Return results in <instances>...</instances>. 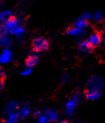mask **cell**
<instances>
[{
  "instance_id": "cell-9",
  "label": "cell",
  "mask_w": 105,
  "mask_h": 123,
  "mask_svg": "<svg viewBox=\"0 0 105 123\" xmlns=\"http://www.w3.org/2000/svg\"><path fill=\"white\" fill-rule=\"evenodd\" d=\"M45 116L47 117L48 120L49 122H54L57 121L58 118V114L56 111H54L53 109H45Z\"/></svg>"
},
{
  "instance_id": "cell-25",
  "label": "cell",
  "mask_w": 105,
  "mask_h": 123,
  "mask_svg": "<svg viewBox=\"0 0 105 123\" xmlns=\"http://www.w3.org/2000/svg\"><path fill=\"white\" fill-rule=\"evenodd\" d=\"M4 81H5V79H0V90L2 89L3 87H4Z\"/></svg>"
},
{
  "instance_id": "cell-19",
  "label": "cell",
  "mask_w": 105,
  "mask_h": 123,
  "mask_svg": "<svg viewBox=\"0 0 105 123\" xmlns=\"http://www.w3.org/2000/svg\"><path fill=\"white\" fill-rule=\"evenodd\" d=\"M103 18V12L101 11L96 12L94 15V19L96 22H100Z\"/></svg>"
},
{
  "instance_id": "cell-26",
  "label": "cell",
  "mask_w": 105,
  "mask_h": 123,
  "mask_svg": "<svg viewBox=\"0 0 105 123\" xmlns=\"http://www.w3.org/2000/svg\"><path fill=\"white\" fill-rule=\"evenodd\" d=\"M59 123H69V122H67V121H63V122H59Z\"/></svg>"
},
{
  "instance_id": "cell-12",
  "label": "cell",
  "mask_w": 105,
  "mask_h": 123,
  "mask_svg": "<svg viewBox=\"0 0 105 123\" xmlns=\"http://www.w3.org/2000/svg\"><path fill=\"white\" fill-rule=\"evenodd\" d=\"M18 108V103L17 102H15V101L11 102L10 103L8 104V105L6 106V112L9 115H12L17 110Z\"/></svg>"
},
{
  "instance_id": "cell-7",
  "label": "cell",
  "mask_w": 105,
  "mask_h": 123,
  "mask_svg": "<svg viewBox=\"0 0 105 123\" xmlns=\"http://www.w3.org/2000/svg\"><path fill=\"white\" fill-rule=\"evenodd\" d=\"M85 95H86V98L89 100H96L101 96V92L100 91L89 88L88 90L85 92Z\"/></svg>"
},
{
  "instance_id": "cell-2",
  "label": "cell",
  "mask_w": 105,
  "mask_h": 123,
  "mask_svg": "<svg viewBox=\"0 0 105 123\" xmlns=\"http://www.w3.org/2000/svg\"><path fill=\"white\" fill-rule=\"evenodd\" d=\"M80 95L81 94L79 91H76L71 95V98L69 99V101L66 104V113H67V115H71L74 113L75 108L77 105V102H78L80 99Z\"/></svg>"
},
{
  "instance_id": "cell-16",
  "label": "cell",
  "mask_w": 105,
  "mask_h": 123,
  "mask_svg": "<svg viewBox=\"0 0 105 123\" xmlns=\"http://www.w3.org/2000/svg\"><path fill=\"white\" fill-rule=\"evenodd\" d=\"M29 111H30L29 107L27 105H25L22 108V109L20 110V111H19L18 115L22 118H25L27 116V115H28V114L29 113Z\"/></svg>"
},
{
  "instance_id": "cell-27",
  "label": "cell",
  "mask_w": 105,
  "mask_h": 123,
  "mask_svg": "<svg viewBox=\"0 0 105 123\" xmlns=\"http://www.w3.org/2000/svg\"><path fill=\"white\" fill-rule=\"evenodd\" d=\"M104 42L105 43V35H104Z\"/></svg>"
},
{
  "instance_id": "cell-17",
  "label": "cell",
  "mask_w": 105,
  "mask_h": 123,
  "mask_svg": "<svg viewBox=\"0 0 105 123\" xmlns=\"http://www.w3.org/2000/svg\"><path fill=\"white\" fill-rule=\"evenodd\" d=\"M18 115L13 113L10 115V116L9 119L7 120L6 123H17L18 122Z\"/></svg>"
},
{
  "instance_id": "cell-1",
  "label": "cell",
  "mask_w": 105,
  "mask_h": 123,
  "mask_svg": "<svg viewBox=\"0 0 105 123\" xmlns=\"http://www.w3.org/2000/svg\"><path fill=\"white\" fill-rule=\"evenodd\" d=\"M21 25V20L18 18L12 17L4 22L0 26V36H8L11 33H13L14 31Z\"/></svg>"
},
{
  "instance_id": "cell-24",
  "label": "cell",
  "mask_w": 105,
  "mask_h": 123,
  "mask_svg": "<svg viewBox=\"0 0 105 123\" xmlns=\"http://www.w3.org/2000/svg\"><path fill=\"white\" fill-rule=\"evenodd\" d=\"M31 72H32V68H27L25 71L22 72V75H29Z\"/></svg>"
},
{
  "instance_id": "cell-20",
  "label": "cell",
  "mask_w": 105,
  "mask_h": 123,
  "mask_svg": "<svg viewBox=\"0 0 105 123\" xmlns=\"http://www.w3.org/2000/svg\"><path fill=\"white\" fill-rule=\"evenodd\" d=\"M82 18H84L85 20L88 21L92 18V15H91V14L90 12H85L82 15Z\"/></svg>"
},
{
  "instance_id": "cell-15",
  "label": "cell",
  "mask_w": 105,
  "mask_h": 123,
  "mask_svg": "<svg viewBox=\"0 0 105 123\" xmlns=\"http://www.w3.org/2000/svg\"><path fill=\"white\" fill-rule=\"evenodd\" d=\"M12 43V39L8 36H0V45L8 47Z\"/></svg>"
},
{
  "instance_id": "cell-21",
  "label": "cell",
  "mask_w": 105,
  "mask_h": 123,
  "mask_svg": "<svg viewBox=\"0 0 105 123\" xmlns=\"http://www.w3.org/2000/svg\"><path fill=\"white\" fill-rule=\"evenodd\" d=\"M69 79H70V75L68 74V73H64V74L62 75L61 79V82L64 83V82H67L69 80Z\"/></svg>"
},
{
  "instance_id": "cell-3",
  "label": "cell",
  "mask_w": 105,
  "mask_h": 123,
  "mask_svg": "<svg viewBox=\"0 0 105 123\" xmlns=\"http://www.w3.org/2000/svg\"><path fill=\"white\" fill-rule=\"evenodd\" d=\"M32 48L35 52H45L49 48L48 40L42 37H37L32 41Z\"/></svg>"
},
{
  "instance_id": "cell-13",
  "label": "cell",
  "mask_w": 105,
  "mask_h": 123,
  "mask_svg": "<svg viewBox=\"0 0 105 123\" xmlns=\"http://www.w3.org/2000/svg\"><path fill=\"white\" fill-rule=\"evenodd\" d=\"M84 32V30L83 29H79V28H76V27H71V28H69L67 31H66V33L70 36H80V35H82Z\"/></svg>"
},
{
  "instance_id": "cell-14",
  "label": "cell",
  "mask_w": 105,
  "mask_h": 123,
  "mask_svg": "<svg viewBox=\"0 0 105 123\" xmlns=\"http://www.w3.org/2000/svg\"><path fill=\"white\" fill-rule=\"evenodd\" d=\"M12 17V12L9 10H4L0 12V21L6 22Z\"/></svg>"
},
{
  "instance_id": "cell-10",
  "label": "cell",
  "mask_w": 105,
  "mask_h": 123,
  "mask_svg": "<svg viewBox=\"0 0 105 123\" xmlns=\"http://www.w3.org/2000/svg\"><path fill=\"white\" fill-rule=\"evenodd\" d=\"M12 57V52L8 49L3 50L2 53L0 55V63H7L9 62Z\"/></svg>"
},
{
  "instance_id": "cell-5",
  "label": "cell",
  "mask_w": 105,
  "mask_h": 123,
  "mask_svg": "<svg viewBox=\"0 0 105 123\" xmlns=\"http://www.w3.org/2000/svg\"><path fill=\"white\" fill-rule=\"evenodd\" d=\"M93 49H94V46L88 41H83L80 42L78 45V51L81 54H83V55L91 53L93 51Z\"/></svg>"
},
{
  "instance_id": "cell-8",
  "label": "cell",
  "mask_w": 105,
  "mask_h": 123,
  "mask_svg": "<svg viewBox=\"0 0 105 123\" xmlns=\"http://www.w3.org/2000/svg\"><path fill=\"white\" fill-rule=\"evenodd\" d=\"M38 62H39L38 55H35V54H32L25 60V65L28 68H32L36 64L38 63Z\"/></svg>"
},
{
  "instance_id": "cell-22",
  "label": "cell",
  "mask_w": 105,
  "mask_h": 123,
  "mask_svg": "<svg viewBox=\"0 0 105 123\" xmlns=\"http://www.w3.org/2000/svg\"><path fill=\"white\" fill-rule=\"evenodd\" d=\"M47 121H48V118L45 115H40V116L38 117V123H46Z\"/></svg>"
},
{
  "instance_id": "cell-6",
  "label": "cell",
  "mask_w": 105,
  "mask_h": 123,
  "mask_svg": "<svg viewBox=\"0 0 105 123\" xmlns=\"http://www.w3.org/2000/svg\"><path fill=\"white\" fill-rule=\"evenodd\" d=\"M101 40H102L101 35L98 32H94L88 37V41L90 42L93 46H95V45H98L100 42H101Z\"/></svg>"
},
{
  "instance_id": "cell-4",
  "label": "cell",
  "mask_w": 105,
  "mask_h": 123,
  "mask_svg": "<svg viewBox=\"0 0 105 123\" xmlns=\"http://www.w3.org/2000/svg\"><path fill=\"white\" fill-rule=\"evenodd\" d=\"M88 86L91 89L100 91L104 86V81L100 77L92 76L88 81Z\"/></svg>"
},
{
  "instance_id": "cell-23",
  "label": "cell",
  "mask_w": 105,
  "mask_h": 123,
  "mask_svg": "<svg viewBox=\"0 0 105 123\" xmlns=\"http://www.w3.org/2000/svg\"><path fill=\"white\" fill-rule=\"evenodd\" d=\"M6 79V75L4 72L3 69L0 67V79Z\"/></svg>"
},
{
  "instance_id": "cell-18",
  "label": "cell",
  "mask_w": 105,
  "mask_h": 123,
  "mask_svg": "<svg viewBox=\"0 0 105 123\" xmlns=\"http://www.w3.org/2000/svg\"><path fill=\"white\" fill-rule=\"evenodd\" d=\"M24 32H25L24 29H23L22 27L19 26V27H18V28L14 31L12 34H14L15 36H16L18 38H21V37H22L23 34H24Z\"/></svg>"
},
{
  "instance_id": "cell-11",
  "label": "cell",
  "mask_w": 105,
  "mask_h": 123,
  "mask_svg": "<svg viewBox=\"0 0 105 123\" xmlns=\"http://www.w3.org/2000/svg\"><path fill=\"white\" fill-rule=\"evenodd\" d=\"M88 25V22L87 20L82 17H80V18H77L75 23H74V27H76V28H79V29H83L87 27Z\"/></svg>"
}]
</instances>
